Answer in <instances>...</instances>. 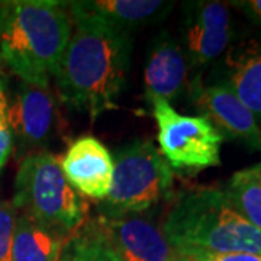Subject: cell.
Returning a JSON list of instances; mask_svg holds the SVG:
<instances>
[{
	"label": "cell",
	"instance_id": "603a6c76",
	"mask_svg": "<svg viewBox=\"0 0 261 261\" xmlns=\"http://www.w3.org/2000/svg\"><path fill=\"white\" fill-rule=\"evenodd\" d=\"M254 168H255V173H257V176H258V180L261 181V163L255 164V166H254Z\"/></svg>",
	"mask_w": 261,
	"mask_h": 261
},
{
	"label": "cell",
	"instance_id": "2e32d148",
	"mask_svg": "<svg viewBox=\"0 0 261 261\" xmlns=\"http://www.w3.org/2000/svg\"><path fill=\"white\" fill-rule=\"evenodd\" d=\"M58 261H121L102 218H87L65 240Z\"/></svg>",
	"mask_w": 261,
	"mask_h": 261
},
{
	"label": "cell",
	"instance_id": "8fae6325",
	"mask_svg": "<svg viewBox=\"0 0 261 261\" xmlns=\"http://www.w3.org/2000/svg\"><path fill=\"white\" fill-rule=\"evenodd\" d=\"M190 64L180 45L170 32H161L152 41L148 49L144 87L145 97L151 105L155 100L171 102L187 93Z\"/></svg>",
	"mask_w": 261,
	"mask_h": 261
},
{
	"label": "cell",
	"instance_id": "cb8c5ba5",
	"mask_svg": "<svg viewBox=\"0 0 261 261\" xmlns=\"http://www.w3.org/2000/svg\"><path fill=\"white\" fill-rule=\"evenodd\" d=\"M0 71H2V60H0Z\"/></svg>",
	"mask_w": 261,
	"mask_h": 261
},
{
	"label": "cell",
	"instance_id": "8992f818",
	"mask_svg": "<svg viewBox=\"0 0 261 261\" xmlns=\"http://www.w3.org/2000/svg\"><path fill=\"white\" fill-rule=\"evenodd\" d=\"M151 106L159 128L160 152L173 173L192 174L221 164L225 138L206 118L181 115L164 100Z\"/></svg>",
	"mask_w": 261,
	"mask_h": 261
},
{
	"label": "cell",
	"instance_id": "ac0fdd59",
	"mask_svg": "<svg viewBox=\"0 0 261 261\" xmlns=\"http://www.w3.org/2000/svg\"><path fill=\"white\" fill-rule=\"evenodd\" d=\"M18 209L9 200H0V261H10Z\"/></svg>",
	"mask_w": 261,
	"mask_h": 261
},
{
	"label": "cell",
	"instance_id": "d6986e66",
	"mask_svg": "<svg viewBox=\"0 0 261 261\" xmlns=\"http://www.w3.org/2000/svg\"><path fill=\"white\" fill-rule=\"evenodd\" d=\"M180 261H261L260 254L250 252H212L203 250H178Z\"/></svg>",
	"mask_w": 261,
	"mask_h": 261
},
{
	"label": "cell",
	"instance_id": "7c38bea8",
	"mask_svg": "<svg viewBox=\"0 0 261 261\" xmlns=\"http://www.w3.org/2000/svg\"><path fill=\"white\" fill-rule=\"evenodd\" d=\"M67 181L80 196L100 200L106 199L112 187V154L94 137L75 140L60 161Z\"/></svg>",
	"mask_w": 261,
	"mask_h": 261
},
{
	"label": "cell",
	"instance_id": "d4e9b609",
	"mask_svg": "<svg viewBox=\"0 0 261 261\" xmlns=\"http://www.w3.org/2000/svg\"><path fill=\"white\" fill-rule=\"evenodd\" d=\"M178 261H180V260H178Z\"/></svg>",
	"mask_w": 261,
	"mask_h": 261
},
{
	"label": "cell",
	"instance_id": "30bf717a",
	"mask_svg": "<svg viewBox=\"0 0 261 261\" xmlns=\"http://www.w3.org/2000/svg\"><path fill=\"white\" fill-rule=\"evenodd\" d=\"M103 225L121 261H178L161 226L142 214L103 218Z\"/></svg>",
	"mask_w": 261,
	"mask_h": 261
},
{
	"label": "cell",
	"instance_id": "9c48e42d",
	"mask_svg": "<svg viewBox=\"0 0 261 261\" xmlns=\"http://www.w3.org/2000/svg\"><path fill=\"white\" fill-rule=\"evenodd\" d=\"M189 97L200 113L228 140L243 141L261 151V123L235 94L222 84H202L195 79L189 86Z\"/></svg>",
	"mask_w": 261,
	"mask_h": 261
},
{
	"label": "cell",
	"instance_id": "5bb4252c",
	"mask_svg": "<svg viewBox=\"0 0 261 261\" xmlns=\"http://www.w3.org/2000/svg\"><path fill=\"white\" fill-rule=\"evenodd\" d=\"M71 9L97 16L115 28L129 32L161 22L173 9L174 2L163 0H86L65 2Z\"/></svg>",
	"mask_w": 261,
	"mask_h": 261
},
{
	"label": "cell",
	"instance_id": "5b68a950",
	"mask_svg": "<svg viewBox=\"0 0 261 261\" xmlns=\"http://www.w3.org/2000/svg\"><path fill=\"white\" fill-rule=\"evenodd\" d=\"M112 187L99 205L103 218L142 214L170 197L174 173L149 141H134L115 159Z\"/></svg>",
	"mask_w": 261,
	"mask_h": 261
},
{
	"label": "cell",
	"instance_id": "6da1fadb",
	"mask_svg": "<svg viewBox=\"0 0 261 261\" xmlns=\"http://www.w3.org/2000/svg\"><path fill=\"white\" fill-rule=\"evenodd\" d=\"M67 9L73 29L54 73L57 92L68 108L94 121L118 108L130 67L132 37L97 16Z\"/></svg>",
	"mask_w": 261,
	"mask_h": 261
},
{
	"label": "cell",
	"instance_id": "3957f363",
	"mask_svg": "<svg viewBox=\"0 0 261 261\" xmlns=\"http://www.w3.org/2000/svg\"><path fill=\"white\" fill-rule=\"evenodd\" d=\"M163 232L178 250L212 252H250L261 255V229L231 205L224 189L189 187L168 207Z\"/></svg>",
	"mask_w": 261,
	"mask_h": 261
},
{
	"label": "cell",
	"instance_id": "4fadbf2b",
	"mask_svg": "<svg viewBox=\"0 0 261 261\" xmlns=\"http://www.w3.org/2000/svg\"><path fill=\"white\" fill-rule=\"evenodd\" d=\"M222 68V83L218 84L228 87L261 123V38L231 45Z\"/></svg>",
	"mask_w": 261,
	"mask_h": 261
},
{
	"label": "cell",
	"instance_id": "7402d4cb",
	"mask_svg": "<svg viewBox=\"0 0 261 261\" xmlns=\"http://www.w3.org/2000/svg\"><path fill=\"white\" fill-rule=\"evenodd\" d=\"M6 109H8V102H6V97L3 93V87L0 83V125H5L6 123Z\"/></svg>",
	"mask_w": 261,
	"mask_h": 261
},
{
	"label": "cell",
	"instance_id": "e0dca14e",
	"mask_svg": "<svg viewBox=\"0 0 261 261\" xmlns=\"http://www.w3.org/2000/svg\"><path fill=\"white\" fill-rule=\"evenodd\" d=\"M224 192L235 211L245 221L261 229V181L254 166L233 173Z\"/></svg>",
	"mask_w": 261,
	"mask_h": 261
},
{
	"label": "cell",
	"instance_id": "ba28073f",
	"mask_svg": "<svg viewBox=\"0 0 261 261\" xmlns=\"http://www.w3.org/2000/svg\"><path fill=\"white\" fill-rule=\"evenodd\" d=\"M233 39L229 5L216 0L183 3L181 42L189 64L202 67L228 51Z\"/></svg>",
	"mask_w": 261,
	"mask_h": 261
},
{
	"label": "cell",
	"instance_id": "44dd1931",
	"mask_svg": "<svg viewBox=\"0 0 261 261\" xmlns=\"http://www.w3.org/2000/svg\"><path fill=\"white\" fill-rule=\"evenodd\" d=\"M13 149V138L8 123L0 125V170L8 163Z\"/></svg>",
	"mask_w": 261,
	"mask_h": 261
},
{
	"label": "cell",
	"instance_id": "9a60e30c",
	"mask_svg": "<svg viewBox=\"0 0 261 261\" xmlns=\"http://www.w3.org/2000/svg\"><path fill=\"white\" fill-rule=\"evenodd\" d=\"M65 240L20 212L12 241L10 261H58Z\"/></svg>",
	"mask_w": 261,
	"mask_h": 261
},
{
	"label": "cell",
	"instance_id": "ffe728a7",
	"mask_svg": "<svg viewBox=\"0 0 261 261\" xmlns=\"http://www.w3.org/2000/svg\"><path fill=\"white\" fill-rule=\"evenodd\" d=\"M231 5L241 10L255 25L261 27V0H240V2H232Z\"/></svg>",
	"mask_w": 261,
	"mask_h": 261
},
{
	"label": "cell",
	"instance_id": "277c9868",
	"mask_svg": "<svg viewBox=\"0 0 261 261\" xmlns=\"http://www.w3.org/2000/svg\"><path fill=\"white\" fill-rule=\"evenodd\" d=\"M12 203L63 238L87 219V202L67 181L60 160L49 151L23 157L15 177Z\"/></svg>",
	"mask_w": 261,
	"mask_h": 261
},
{
	"label": "cell",
	"instance_id": "7a4b0ae2",
	"mask_svg": "<svg viewBox=\"0 0 261 261\" xmlns=\"http://www.w3.org/2000/svg\"><path fill=\"white\" fill-rule=\"evenodd\" d=\"M65 2H0V60L20 82L49 86L71 37Z\"/></svg>",
	"mask_w": 261,
	"mask_h": 261
},
{
	"label": "cell",
	"instance_id": "52a82bcc",
	"mask_svg": "<svg viewBox=\"0 0 261 261\" xmlns=\"http://www.w3.org/2000/svg\"><path fill=\"white\" fill-rule=\"evenodd\" d=\"M6 123L18 155L27 157L45 151L60 125L58 106L49 86L20 82L6 109Z\"/></svg>",
	"mask_w": 261,
	"mask_h": 261
}]
</instances>
